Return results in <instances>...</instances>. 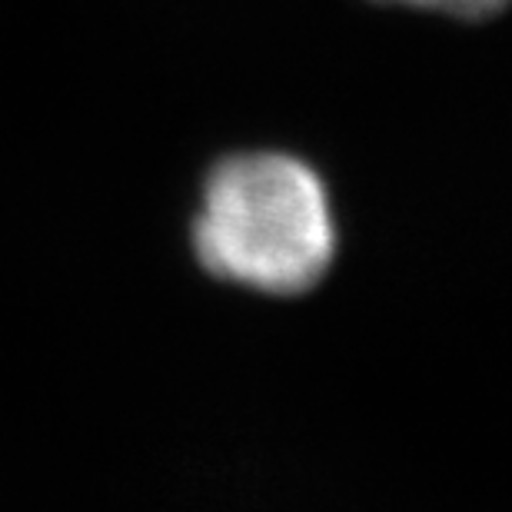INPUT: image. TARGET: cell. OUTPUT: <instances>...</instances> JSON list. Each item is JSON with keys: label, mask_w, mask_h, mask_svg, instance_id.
<instances>
[{"label": "cell", "mask_w": 512, "mask_h": 512, "mask_svg": "<svg viewBox=\"0 0 512 512\" xmlns=\"http://www.w3.org/2000/svg\"><path fill=\"white\" fill-rule=\"evenodd\" d=\"M380 4H406V7L439 10V14L463 17V20H486L499 14L506 7V0H380Z\"/></svg>", "instance_id": "7a4b0ae2"}, {"label": "cell", "mask_w": 512, "mask_h": 512, "mask_svg": "<svg viewBox=\"0 0 512 512\" xmlns=\"http://www.w3.org/2000/svg\"><path fill=\"white\" fill-rule=\"evenodd\" d=\"M193 250L217 280L256 293L313 290L336 253L320 173L286 153H240L217 163L193 220Z\"/></svg>", "instance_id": "6da1fadb"}]
</instances>
